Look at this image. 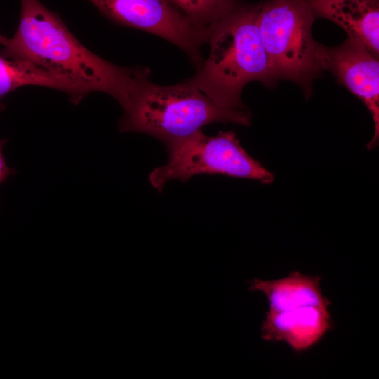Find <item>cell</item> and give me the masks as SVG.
Listing matches in <instances>:
<instances>
[{
    "mask_svg": "<svg viewBox=\"0 0 379 379\" xmlns=\"http://www.w3.org/2000/svg\"><path fill=\"white\" fill-rule=\"evenodd\" d=\"M333 326L328 309L305 306L266 312L261 337L270 342H283L296 352L319 343Z\"/></svg>",
    "mask_w": 379,
    "mask_h": 379,
    "instance_id": "cell-8",
    "label": "cell"
},
{
    "mask_svg": "<svg viewBox=\"0 0 379 379\" xmlns=\"http://www.w3.org/2000/svg\"><path fill=\"white\" fill-rule=\"evenodd\" d=\"M6 38L0 34V44H3Z\"/></svg>",
    "mask_w": 379,
    "mask_h": 379,
    "instance_id": "cell-14",
    "label": "cell"
},
{
    "mask_svg": "<svg viewBox=\"0 0 379 379\" xmlns=\"http://www.w3.org/2000/svg\"><path fill=\"white\" fill-rule=\"evenodd\" d=\"M260 4L239 3L209 28V55L186 79L220 107L246 109L241 93L248 83L278 81L259 33Z\"/></svg>",
    "mask_w": 379,
    "mask_h": 379,
    "instance_id": "cell-2",
    "label": "cell"
},
{
    "mask_svg": "<svg viewBox=\"0 0 379 379\" xmlns=\"http://www.w3.org/2000/svg\"><path fill=\"white\" fill-rule=\"evenodd\" d=\"M26 85L62 91L69 95L72 102L77 103L76 93L67 83L29 63L13 61L0 55V110L3 109L1 100L6 94Z\"/></svg>",
    "mask_w": 379,
    "mask_h": 379,
    "instance_id": "cell-11",
    "label": "cell"
},
{
    "mask_svg": "<svg viewBox=\"0 0 379 379\" xmlns=\"http://www.w3.org/2000/svg\"><path fill=\"white\" fill-rule=\"evenodd\" d=\"M321 281L320 276L293 271L277 279L255 278L249 281L248 289L265 295L270 311H284L305 306L328 309L331 302L322 293Z\"/></svg>",
    "mask_w": 379,
    "mask_h": 379,
    "instance_id": "cell-10",
    "label": "cell"
},
{
    "mask_svg": "<svg viewBox=\"0 0 379 379\" xmlns=\"http://www.w3.org/2000/svg\"><path fill=\"white\" fill-rule=\"evenodd\" d=\"M168 1L192 22L208 31L216 21L240 3L239 0Z\"/></svg>",
    "mask_w": 379,
    "mask_h": 379,
    "instance_id": "cell-12",
    "label": "cell"
},
{
    "mask_svg": "<svg viewBox=\"0 0 379 379\" xmlns=\"http://www.w3.org/2000/svg\"><path fill=\"white\" fill-rule=\"evenodd\" d=\"M6 142V140L0 138V185L15 173V170L7 166L4 157L3 148Z\"/></svg>",
    "mask_w": 379,
    "mask_h": 379,
    "instance_id": "cell-13",
    "label": "cell"
},
{
    "mask_svg": "<svg viewBox=\"0 0 379 379\" xmlns=\"http://www.w3.org/2000/svg\"><path fill=\"white\" fill-rule=\"evenodd\" d=\"M3 46V57L29 63L72 86L78 102L87 93L100 91L122 107L141 69L114 65L91 52L39 0H21L18 27Z\"/></svg>",
    "mask_w": 379,
    "mask_h": 379,
    "instance_id": "cell-1",
    "label": "cell"
},
{
    "mask_svg": "<svg viewBox=\"0 0 379 379\" xmlns=\"http://www.w3.org/2000/svg\"><path fill=\"white\" fill-rule=\"evenodd\" d=\"M165 147L166 163L153 169L148 177L152 187L159 192L171 180L186 182L197 175H222L266 185L274 179L243 148L232 131L208 136L201 130Z\"/></svg>",
    "mask_w": 379,
    "mask_h": 379,
    "instance_id": "cell-5",
    "label": "cell"
},
{
    "mask_svg": "<svg viewBox=\"0 0 379 379\" xmlns=\"http://www.w3.org/2000/svg\"><path fill=\"white\" fill-rule=\"evenodd\" d=\"M315 18L328 20L347 38L379 56V0H306Z\"/></svg>",
    "mask_w": 379,
    "mask_h": 379,
    "instance_id": "cell-9",
    "label": "cell"
},
{
    "mask_svg": "<svg viewBox=\"0 0 379 379\" xmlns=\"http://www.w3.org/2000/svg\"><path fill=\"white\" fill-rule=\"evenodd\" d=\"M316 20L306 0H267L260 4L258 27L278 80L299 84L306 98L323 71L319 42L312 35Z\"/></svg>",
    "mask_w": 379,
    "mask_h": 379,
    "instance_id": "cell-4",
    "label": "cell"
},
{
    "mask_svg": "<svg viewBox=\"0 0 379 379\" xmlns=\"http://www.w3.org/2000/svg\"><path fill=\"white\" fill-rule=\"evenodd\" d=\"M149 69L143 67L122 107L120 131L145 133L166 146L209 124H251L247 109L220 107L186 80L161 86L149 80Z\"/></svg>",
    "mask_w": 379,
    "mask_h": 379,
    "instance_id": "cell-3",
    "label": "cell"
},
{
    "mask_svg": "<svg viewBox=\"0 0 379 379\" xmlns=\"http://www.w3.org/2000/svg\"><path fill=\"white\" fill-rule=\"evenodd\" d=\"M318 55L322 71H329L368 108L375 131L367 148L370 150L375 148L379 140L378 56L348 38L333 47L319 44Z\"/></svg>",
    "mask_w": 379,
    "mask_h": 379,
    "instance_id": "cell-7",
    "label": "cell"
},
{
    "mask_svg": "<svg viewBox=\"0 0 379 379\" xmlns=\"http://www.w3.org/2000/svg\"><path fill=\"white\" fill-rule=\"evenodd\" d=\"M104 15L121 25L161 37L184 51L197 67L208 31L181 13L168 0H88Z\"/></svg>",
    "mask_w": 379,
    "mask_h": 379,
    "instance_id": "cell-6",
    "label": "cell"
}]
</instances>
